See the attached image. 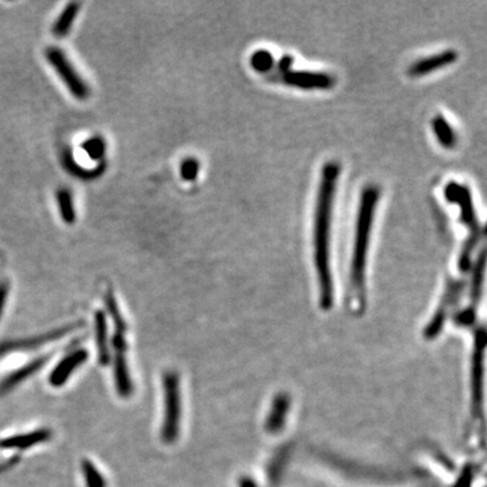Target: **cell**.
I'll use <instances>...</instances> for the list:
<instances>
[{"label":"cell","mask_w":487,"mask_h":487,"mask_svg":"<svg viewBox=\"0 0 487 487\" xmlns=\"http://www.w3.org/2000/svg\"><path fill=\"white\" fill-rule=\"evenodd\" d=\"M340 172L341 166L339 161H328L324 164L318 189L313 242L319 286V306L322 310H329L333 306L335 299L333 277L330 271V225Z\"/></svg>","instance_id":"obj_1"},{"label":"cell","mask_w":487,"mask_h":487,"mask_svg":"<svg viewBox=\"0 0 487 487\" xmlns=\"http://www.w3.org/2000/svg\"><path fill=\"white\" fill-rule=\"evenodd\" d=\"M379 198H381V189L377 184H368L364 187V190L361 191L356 229H355L354 254H352V263H351V283H349L351 299L354 302H358L356 306L361 305L364 299L367 254H368L370 238L372 232L374 215H375Z\"/></svg>","instance_id":"obj_2"},{"label":"cell","mask_w":487,"mask_h":487,"mask_svg":"<svg viewBox=\"0 0 487 487\" xmlns=\"http://www.w3.org/2000/svg\"><path fill=\"white\" fill-rule=\"evenodd\" d=\"M444 196L448 202L456 203L459 206L460 219L470 231V234L462 247V252L459 256V268L462 272H467L471 268L472 254L484 237V231L479 225L477 210L472 203L471 191L467 186L458 182H449L445 186Z\"/></svg>","instance_id":"obj_3"},{"label":"cell","mask_w":487,"mask_h":487,"mask_svg":"<svg viewBox=\"0 0 487 487\" xmlns=\"http://www.w3.org/2000/svg\"><path fill=\"white\" fill-rule=\"evenodd\" d=\"M164 384V421L161 426V440L166 444H172L177 440L180 430V386L179 375L175 371H168L163 378Z\"/></svg>","instance_id":"obj_4"},{"label":"cell","mask_w":487,"mask_h":487,"mask_svg":"<svg viewBox=\"0 0 487 487\" xmlns=\"http://www.w3.org/2000/svg\"><path fill=\"white\" fill-rule=\"evenodd\" d=\"M46 59L56 69V72L59 73V76L61 78V80L66 85L73 96H76L80 101H85L88 98L89 95L88 85H85L83 79L79 76V73L75 71L72 64L68 61V59L64 56L60 49H56V48L48 49Z\"/></svg>","instance_id":"obj_5"},{"label":"cell","mask_w":487,"mask_h":487,"mask_svg":"<svg viewBox=\"0 0 487 487\" xmlns=\"http://www.w3.org/2000/svg\"><path fill=\"white\" fill-rule=\"evenodd\" d=\"M277 75L280 82L284 85L302 89H330L337 83V79L333 75L325 72L289 69Z\"/></svg>","instance_id":"obj_6"},{"label":"cell","mask_w":487,"mask_h":487,"mask_svg":"<svg viewBox=\"0 0 487 487\" xmlns=\"http://www.w3.org/2000/svg\"><path fill=\"white\" fill-rule=\"evenodd\" d=\"M462 290H463L462 280H449L448 282L442 303H440L439 309L436 310V314L430 319V322L428 324V326L425 329V336L428 339H433L440 333V330L443 329L445 319L449 314V309L458 302Z\"/></svg>","instance_id":"obj_7"},{"label":"cell","mask_w":487,"mask_h":487,"mask_svg":"<svg viewBox=\"0 0 487 487\" xmlns=\"http://www.w3.org/2000/svg\"><path fill=\"white\" fill-rule=\"evenodd\" d=\"M80 325L78 324H71L66 326H61L56 330H52L49 333H45L37 337H30V339L14 340V341H6L3 344H0V356L10 354V352H18V351H30V349H36L40 348L41 345L53 342L56 340H60L65 335L73 332L75 329H78Z\"/></svg>","instance_id":"obj_8"},{"label":"cell","mask_w":487,"mask_h":487,"mask_svg":"<svg viewBox=\"0 0 487 487\" xmlns=\"http://www.w3.org/2000/svg\"><path fill=\"white\" fill-rule=\"evenodd\" d=\"M459 57V53L453 49H446L444 52H440L437 54L420 59L416 63L412 64L407 69V75L410 78H421L428 73L436 72L442 68H445L452 63H455Z\"/></svg>","instance_id":"obj_9"},{"label":"cell","mask_w":487,"mask_h":487,"mask_svg":"<svg viewBox=\"0 0 487 487\" xmlns=\"http://www.w3.org/2000/svg\"><path fill=\"white\" fill-rule=\"evenodd\" d=\"M88 354L85 349H78L69 354L66 358L59 363V365L52 371L49 377V383L53 387H60L69 379V377L87 361Z\"/></svg>","instance_id":"obj_10"},{"label":"cell","mask_w":487,"mask_h":487,"mask_svg":"<svg viewBox=\"0 0 487 487\" xmlns=\"http://www.w3.org/2000/svg\"><path fill=\"white\" fill-rule=\"evenodd\" d=\"M479 344L475 348L472 361V407L478 410L482 403V386H484V349H485V333L479 335Z\"/></svg>","instance_id":"obj_11"},{"label":"cell","mask_w":487,"mask_h":487,"mask_svg":"<svg viewBox=\"0 0 487 487\" xmlns=\"http://www.w3.org/2000/svg\"><path fill=\"white\" fill-rule=\"evenodd\" d=\"M52 437L49 429H38L24 435H15L0 440V449H27L30 446L41 444Z\"/></svg>","instance_id":"obj_12"},{"label":"cell","mask_w":487,"mask_h":487,"mask_svg":"<svg viewBox=\"0 0 487 487\" xmlns=\"http://www.w3.org/2000/svg\"><path fill=\"white\" fill-rule=\"evenodd\" d=\"M50 355H46L43 358H40L37 361H30L29 364H26L24 367H22L20 370L14 371L13 374H10L4 381L0 383V394H4L7 391H10L11 388H14L15 386H18L20 383L26 381L29 377H31L33 374H36L46 361H49Z\"/></svg>","instance_id":"obj_13"},{"label":"cell","mask_w":487,"mask_h":487,"mask_svg":"<svg viewBox=\"0 0 487 487\" xmlns=\"http://www.w3.org/2000/svg\"><path fill=\"white\" fill-rule=\"evenodd\" d=\"M114 378L117 391L121 397L126 398L133 393V384L130 379L127 361L125 359V352H115V363H114Z\"/></svg>","instance_id":"obj_14"},{"label":"cell","mask_w":487,"mask_h":487,"mask_svg":"<svg viewBox=\"0 0 487 487\" xmlns=\"http://www.w3.org/2000/svg\"><path fill=\"white\" fill-rule=\"evenodd\" d=\"M289 407H290V400L287 395L280 394L276 397L274 403H272V407L270 410V414L267 417V424L266 425H267L268 432L276 433L283 428L284 421H286V416L289 413Z\"/></svg>","instance_id":"obj_15"},{"label":"cell","mask_w":487,"mask_h":487,"mask_svg":"<svg viewBox=\"0 0 487 487\" xmlns=\"http://www.w3.org/2000/svg\"><path fill=\"white\" fill-rule=\"evenodd\" d=\"M95 332H96V345H98V359L102 365H106L110 361V352H108L106 316L103 312H96L95 314Z\"/></svg>","instance_id":"obj_16"},{"label":"cell","mask_w":487,"mask_h":487,"mask_svg":"<svg viewBox=\"0 0 487 487\" xmlns=\"http://www.w3.org/2000/svg\"><path fill=\"white\" fill-rule=\"evenodd\" d=\"M432 129L440 143L442 147L446 149L453 148L456 145V133L452 129V126L448 124V121L445 119L444 115L437 114L433 119H432Z\"/></svg>","instance_id":"obj_17"},{"label":"cell","mask_w":487,"mask_h":487,"mask_svg":"<svg viewBox=\"0 0 487 487\" xmlns=\"http://www.w3.org/2000/svg\"><path fill=\"white\" fill-rule=\"evenodd\" d=\"M485 249L482 248L479 257L475 263V268L472 272V280H471V291H470V298H471V309H475V305H478L479 298L482 294V286H484V276H485Z\"/></svg>","instance_id":"obj_18"},{"label":"cell","mask_w":487,"mask_h":487,"mask_svg":"<svg viewBox=\"0 0 487 487\" xmlns=\"http://www.w3.org/2000/svg\"><path fill=\"white\" fill-rule=\"evenodd\" d=\"M79 8L80 4L79 3H69L65 8H64L61 15L59 17V20L56 22V24L53 26V34L57 37H65L69 31V29L72 27L75 18L79 14Z\"/></svg>","instance_id":"obj_19"},{"label":"cell","mask_w":487,"mask_h":487,"mask_svg":"<svg viewBox=\"0 0 487 487\" xmlns=\"http://www.w3.org/2000/svg\"><path fill=\"white\" fill-rule=\"evenodd\" d=\"M82 471L85 475L87 487H106V481L103 475L91 460L88 459L82 460Z\"/></svg>","instance_id":"obj_20"},{"label":"cell","mask_w":487,"mask_h":487,"mask_svg":"<svg viewBox=\"0 0 487 487\" xmlns=\"http://www.w3.org/2000/svg\"><path fill=\"white\" fill-rule=\"evenodd\" d=\"M274 56L266 49H259L254 52L251 57V66L259 73H268L274 66Z\"/></svg>","instance_id":"obj_21"},{"label":"cell","mask_w":487,"mask_h":487,"mask_svg":"<svg viewBox=\"0 0 487 487\" xmlns=\"http://www.w3.org/2000/svg\"><path fill=\"white\" fill-rule=\"evenodd\" d=\"M105 302H106L108 313L111 314V318L114 319V324H115V328H117V333L125 335V332L127 330L126 322L124 321V318L121 316V312H119V309L117 306V300H115L111 290H107L106 294H105Z\"/></svg>","instance_id":"obj_22"},{"label":"cell","mask_w":487,"mask_h":487,"mask_svg":"<svg viewBox=\"0 0 487 487\" xmlns=\"http://www.w3.org/2000/svg\"><path fill=\"white\" fill-rule=\"evenodd\" d=\"M57 201L60 206V212L66 224H72L75 221V210L72 203V196L68 190H60L57 192Z\"/></svg>","instance_id":"obj_23"},{"label":"cell","mask_w":487,"mask_h":487,"mask_svg":"<svg viewBox=\"0 0 487 487\" xmlns=\"http://www.w3.org/2000/svg\"><path fill=\"white\" fill-rule=\"evenodd\" d=\"M198 172H199V163L196 159H186L180 167V173H182V177L186 179V180H195L196 176H198Z\"/></svg>","instance_id":"obj_24"},{"label":"cell","mask_w":487,"mask_h":487,"mask_svg":"<svg viewBox=\"0 0 487 487\" xmlns=\"http://www.w3.org/2000/svg\"><path fill=\"white\" fill-rule=\"evenodd\" d=\"M7 297H8V283L0 282V318H1V313H3L4 306H6Z\"/></svg>","instance_id":"obj_25"},{"label":"cell","mask_w":487,"mask_h":487,"mask_svg":"<svg viewBox=\"0 0 487 487\" xmlns=\"http://www.w3.org/2000/svg\"><path fill=\"white\" fill-rule=\"evenodd\" d=\"M471 481H472V470L467 468L465 470V472L460 475V479H459L456 487H470L471 486Z\"/></svg>","instance_id":"obj_26"},{"label":"cell","mask_w":487,"mask_h":487,"mask_svg":"<svg viewBox=\"0 0 487 487\" xmlns=\"http://www.w3.org/2000/svg\"><path fill=\"white\" fill-rule=\"evenodd\" d=\"M240 487H259L256 484H254L252 479H248V478H242L240 481Z\"/></svg>","instance_id":"obj_27"}]
</instances>
